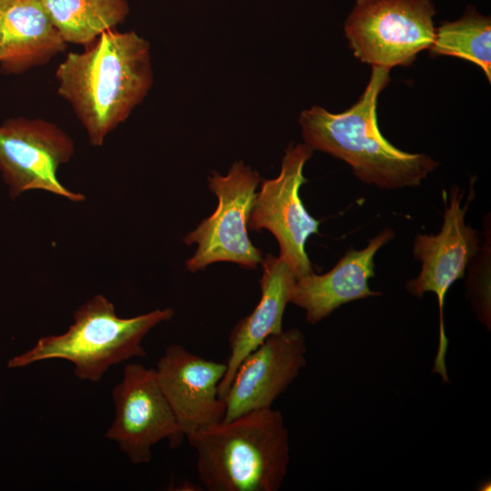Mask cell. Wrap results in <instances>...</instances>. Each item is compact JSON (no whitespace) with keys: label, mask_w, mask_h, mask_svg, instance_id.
I'll list each match as a JSON object with an SVG mask.
<instances>
[{"label":"cell","mask_w":491,"mask_h":491,"mask_svg":"<svg viewBox=\"0 0 491 491\" xmlns=\"http://www.w3.org/2000/svg\"><path fill=\"white\" fill-rule=\"evenodd\" d=\"M55 78L57 93L71 105L89 143L100 146L152 86L149 43L134 31L108 30L83 52H70Z\"/></svg>","instance_id":"cell-1"},{"label":"cell","mask_w":491,"mask_h":491,"mask_svg":"<svg viewBox=\"0 0 491 491\" xmlns=\"http://www.w3.org/2000/svg\"><path fill=\"white\" fill-rule=\"evenodd\" d=\"M389 71L372 66L364 93L349 109L335 114L314 105L301 113L299 124L306 144L345 161L362 182L383 189L416 187L438 163L396 148L381 134L376 105L390 81Z\"/></svg>","instance_id":"cell-2"},{"label":"cell","mask_w":491,"mask_h":491,"mask_svg":"<svg viewBox=\"0 0 491 491\" xmlns=\"http://www.w3.org/2000/svg\"><path fill=\"white\" fill-rule=\"evenodd\" d=\"M208 491H277L290 461L283 414L272 407L199 429L186 438Z\"/></svg>","instance_id":"cell-3"},{"label":"cell","mask_w":491,"mask_h":491,"mask_svg":"<svg viewBox=\"0 0 491 491\" xmlns=\"http://www.w3.org/2000/svg\"><path fill=\"white\" fill-rule=\"evenodd\" d=\"M173 316L172 308H164L120 317L109 299L95 295L74 312L73 323L65 332L42 336L33 347L10 358L7 367L64 359L73 364L74 375L79 380L98 382L111 366L145 357L142 342L145 336Z\"/></svg>","instance_id":"cell-4"},{"label":"cell","mask_w":491,"mask_h":491,"mask_svg":"<svg viewBox=\"0 0 491 491\" xmlns=\"http://www.w3.org/2000/svg\"><path fill=\"white\" fill-rule=\"evenodd\" d=\"M436 13L431 0H356L345 35L361 62L389 70L406 66L432 45Z\"/></svg>","instance_id":"cell-5"},{"label":"cell","mask_w":491,"mask_h":491,"mask_svg":"<svg viewBox=\"0 0 491 491\" xmlns=\"http://www.w3.org/2000/svg\"><path fill=\"white\" fill-rule=\"evenodd\" d=\"M259 183L258 173L243 162L235 163L225 175L214 172L208 178L218 205L184 239L187 245H197L185 262L188 271L196 272L216 262H232L251 269L262 263V252L250 241L247 231Z\"/></svg>","instance_id":"cell-6"},{"label":"cell","mask_w":491,"mask_h":491,"mask_svg":"<svg viewBox=\"0 0 491 491\" xmlns=\"http://www.w3.org/2000/svg\"><path fill=\"white\" fill-rule=\"evenodd\" d=\"M464 193L455 187L449 205L445 201L442 227L436 235H416L413 255L421 262V271L409 280L406 288L412 296L420 298L426 293L436 296L439 306V340L433 373L449 382L446 366L447 338L444 324V305L448 289L465 276L466 269L480 249V233L466 223L469 204L474 196L471 186L469 196L462 206Z\"/></svg>","instance_id":"cell-7"},{"label":"cell","mask_w":491,"mask_h":491,"mask_svg":"<svg viewBox=\"0 0 491 491\" xmlns=\"http://www.w3.org/2000/svg\"><path fill=\"white\" fill-rule=\"evenodd\" d=\"M74 154L73 138L52 122L16 117L0 125V175L12 199L38 190L84 202L85 195L66 188L57 177Z\"/></svg>","instance_id":"cell-8"},{"label":"cell","mask_w":491,"mask_h":491,"mask_svg":"<svg viewBox=\"0 0 491 491\" xmlns=\"http://www.w3.org/2000/svg\"><path fill=\"white\" fill-rule=\"evenodd\" d=\"M112 396L115 418L105 437L116 443L132 463L150 462L152 447L161 440H168L172 448L182 444L185 436L155 368L136 363L125 365Z\"/></svg>","instance_id":"cell-9"},{"label":"cell","mask_w":491,"mask_h":491,"mask_svg":"<svg viewBox=\"0 0 491 491\" xmlns=\"http://www.w3.org/2000/svg\"><path fill=\"white\" fill-rule=\"evenodd\" d=\"M313 152L306 143L288 145L278 176L262 182L248 218L250 230L267 229L275 235L279 256L297 278L314 273L305 247L308 237L318 233L320 224L307 213L299 196L300 187L306 182L304 165Z\"/></svg>","instance_id":"cell-10"},{"label":"cell","mask_w":491,"mask_h":491,"mask_svg":"<svg viewBox=\"0 0 491 491\" xmlns=\"http://www.w3.org/2000/svg\"><path fill=\"white\" fill-rule=\"evenodd\" d=\"M304 334L296 328L270 335L240 363L224 397L229 421L269 408L306 365Z\"/></svg>","instance_id":"cell-11"},{"label":"cell","mask_w":491,"mask_h":491,"mask_svg":"<svg viewBox=\"0 0 491 491\" xmlns=\"http://www.w3.org/2000/svg\"><path fill=\"white\" fill-rule=\"evenodd\" d=\"M155 370L185 438L223 420L225 404L218 387L225 363L205 359L174 344L165 349Z\"/></svg>","instance_id":"cell-12"},{"label":"cell","mask_w":491,"mask_h":491,"mask_svg":"<svg viewBox=\"0 0 491 491\" xmlns=\"http://www.w3.org/2000/svg\"><path fill=\"white\" fill-rule=\"evenodd\" d=\"M395 233L386 228L369 239L360 250L349 249L327 273H311L297 278L289 303L306 311V321L316 324L344 304L381 295L371 290L368 282L375 276V256Z\"/></svg>","instance_id":"cell-13"},{"label":"cell","mask_w":491,"mask_h":491,"mask_svg":"<svg viewBox=\"0 0 491 491\" xmlns=\"http://www.w3.org/2000/svg\"><path fill=\"white\" fill-rule=\"evenodd\" d=\"M66 48L42 0H0V68L21 74Z\"/></svg>","instance_id":"cell-14"},{"label":"cell","mask_w":491,"mask_h":491,"mask_svg":"<svg viewBox=\"0 0 491 491\" xmlns=\"http://www.w3.org/2000/svg\"><path fill=\"white\" fill-rule=\"evenodd\" d=\"M262 266L260 301L235 325L228 338L226 371L218 387L223 400L243 359L270 335L283 331L284 312L297 277L286 261L272 254L262 260Z\"/></svg>","instance_id":"cell-15"},{"label":"cell","mask_w":491,"mask_h":491,"mask_svg":"<svg viewBox=\"0 0 491 491\" xmlns=\"http://www.w3.org/2000/svg\"><path fill=\"white\" fill-rule=\"evenodd\" d=\"M57 32L67 44L84 46L125 21L126 0H42Z\"/></svg>","instance_id":"cell-16"},{"label":"cell","mask_w":491,"mask_h":491,"mask_svg":"<svg viewBox=\"0 0 491 491\" xmlns=\"http://www.w3.org/2000/svg\"><path fill=\"white\" fill-rule=\"evenodd\" d=\"M435 55L466 59L478 65L491 80V19L470 7L457 20L436 28L429 48Z\"/></svg>","instance_id":"cell-17"},{"label":"cell","mask_w":491,"mask_h":491,"mask_svg":"<svg viewBox=\"0 0 491 491\" xmlns=\"http://www.w3.org/2000/svg\"><path fill=\"white\" fill-rule=\"evenodd\" d=\"M490 230V229H489ZM488 230V231H489ZM486 237L481 244L477 254L473 257L467 268V289L469 297L479 321H481L488 330L490 329V234L487 237V229L485 232Z\"/></svg>","instance_id":"cell-18"}]
</instances>
